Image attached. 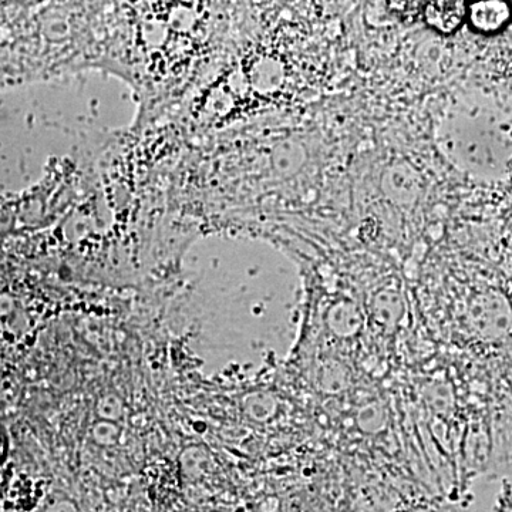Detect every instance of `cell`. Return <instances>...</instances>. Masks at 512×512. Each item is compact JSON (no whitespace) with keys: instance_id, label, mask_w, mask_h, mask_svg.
Listing matches in <instances>:
<instances>
[{"instance_id":"6da1fadb","label":"cell","mask_w":512,"mask_h":512,"mask_svg":"<svg viewBox=\"0 0 512 512\" xmlns=\"http://www.w3.org/2000/svg\"><path fill=\"white\" fill-rule=\"evenodd\" d=\"M511 19L512 8L508 0H473L468 3V23L481 35L501 32Z\"/></svg>"},{"instance_id":"7a4b0ae2","label":"cell","mask_w":512,"mask_h":512,"mask_svg":"<svg viewBox=\"0 0 512 512\" xmlns=\"http://www.w3.org/2000/svg\"><path fill=\"white\" fill-rule=\"evenodd\" d=\"M468 0H429L424 6V22L441 35L456 32L467 19Z\"/></svg>"},{"instance_id":"3957f363","label":"cell","mask_w":512,"mask_h":512,"mask_svg":"<svg viewBox=\"0 0 512 512\" xmlns=\"http://www.w3.org/2000/svg\"><path fill=\"white\" fill-rule=\"evenodd\" d=\"M390 12L403 22H413L423 15L424 0H387Z\"/></svg>"}]
</instances>
